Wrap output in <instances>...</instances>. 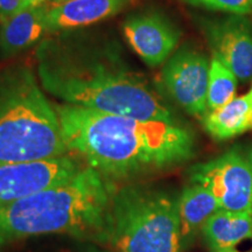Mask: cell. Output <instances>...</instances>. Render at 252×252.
Masks as SVG:
<instances>
[{"label":"cell","instance_id":"6da1fadb","mask_svg":"<svg viewBox=\"0 0 252 252\" xmlns=\"http://www.w3.org/2000/svg\"><path fill=\"white\" fill-rule=\"evenodd\" d=\"M43 89L65 104L141 121L175 122L147 78L108 37L72 31L43 39L36 49Z\"/></svg>","mask_w":252,"mask_h":252},{"label":"cell","instance_id":"7a4b0ae2","mask_svg":"<svg viewBox=\"0 0 252 252\" xmlns=\"http://www.w3.org/2000/svg\"><path fill=\"white\" fill-rule=\"evenodd\" d=\"M55 110L69 152L108 180H127L194 154L193 133L176 122L141 121L71 104Z\"/></svg>","mask_w":252,"mask_h":252},{"label":"cell","instance_id":"3957f363","mask_svg":"<svg viewBox=\"0 0 252 252\" xmlns=\"http://www.w3.org/2000/svg\"><path fill=\"white\" fill-rule=\"evenodd\" d=\"M115 185L87 166L70 180L0 207V252L30 237L68 234L100 242Z\"/></svg>","mask_w":252,"mask_h":252},{"label":"cell","instance_id":"277c9868","mask_svg":"<svg viewBox=\"0 0 252 252\" xmlns=\"http://www.w3.org/2000/svg\"><path fill=\"white\" fill-rule=\"evenodd\" d=\"M68 152L55 106L33 71L15 67L0 74V162L53 159Z\"/></svg>","mask_w":252,"mask_h":252},{"label":"cell","instance_id":"5b68a950","mask_svg":"<svg viewBox=\"0 0 252 252\" xmlns=\"http://www.w3.org/2000/svg\"><path fill=\"white\" fill-rule=\"evenodd\" d=\"M100 242L118 252H180L179 200L141 186L118 189Z\"/></svg>","mask_w":252,"mask_h":252},{"label":"cell","instance_id":"8992f818","mask_svg":"<svg viewBox=\"0 0 252 252\" xmlns=\"http://www.w3.org/2000/svg\"><path fill=\"white\" fill-rule=\"evenodd\" d=\"M190 180L209 189L220 209L252 210V149L236 147L216 159L193 166Z\"/></svg>","mask_w":252,"mask_h":252},{"label":"cell","instance_id":"52a82bcc","mask_svg":"<svg viewBox=\"0 0 252 252\" xmlns=\"http://www.w3.org/2000/svg\"><path fill=\"white\" fill-rule=\"evenodd\" d=\"M82 169L64 156L25 162H0V207L70 180Z\"/></svg>","mask_w":252,"mask_h":252},{"label":"cell","instance_id":"ba28073f","mask_svg":"<svg viewBox=\"0 0 252 252\" xmlns=\"http://www.w3.org/2000/svg\"><path fill=\"white\" fill-rule=\"evenodd\" d=\"M209 65L207 56L185 47L166 61L161 71L167 94L189 115L203 117L207 108Z\"/></svg>","mask_w":252,"mask_h":252},{"label":"cell","instance_id":"9c48e42d","mask_svg":"<svg viewBox=\"0 0 252 252\" xmlns=\"http://www.w3.org/2000/svg\"><path fill=\"white\" fill-rule=\"evenodd\" d=\"M203 32L213 58L222 62L238 81L252 80V23L245 15L231 14L204 21Z\"/></svg>","mask_w":252,"mask_h":252},{"label":"cell","instance_id":"30bf717a","mask_svg":"<svg viewBox=\"0 0 252 252\" xmlns=\"http://www.w3.org/2000/svg\"><path fill=\"white\" fill-rule=\"evenodd\" d=\"M122 30L135 54L151 68L159 67L171 58L180 40L178 28L158 12L128 15Z\"/></svg>","mask_w":252,"mask_h":252},{"label":"cell","instance_id":"8fae6325","mask_svg":"<svg viewBox=\"0 0 252 252\" xmlns=\"http://www.w3.org/2000/svg\"><path fill=\"white\" fill-rule=\"evenodd\" d=\"M130 0H53L47 4L48 34L80 30L117 14Z\"/></svg>","mask_w":252,"mask_h":252},{"label":"cell","instance_id":"7c38bea8","mask_svg":"<svg viewBox=\"0 0 252 252\" xmlns=\"http://www.w3.org/2000/svg\"><path fill=\"white\" fill-rule=\"evenodd\" d=\"M47 4L28 6L0 23V56L11 58L41 42L48 34Z\"/></svg>","mask_w":252,"mask_h":252},{"label":"cell","instance_id":"4fadbf2b","mask_svg":"<svg viewBox=\"0 0 252 252\" xmlns=\"http://www.w3.org/2000/svg\"><path fill=\"white\" fill-rule=\"evenodd\" d=\"M252 210L229 212L219 209L206 220L202 234L212 252H226L251 237Z\"/></svg>","mask_w":252,"mask_h":252},{"label":"cell","instance_id":"5bb4252c","mask_svg":"<svg viewBox=\"0 0 252 252\" xmlns=\"http://www.w3.org/2000/svg\"><path fill=\"white\" fill-rule=\"evenodd\" d=\"M206 131L213 138L225 140L252 128V94L250 91L234 98L222 108L209 111L202 117Z\"/></svg>","mask_w":252,"mask_h":252},{"label":"cell","instance_id":"9a60e30c","mask_svg":"<svg viewBox=\"0 0 252 252\" xmlns=\"http://www.w3.org/2000/svg\"><path fill=\"white\" fill-rule=\"evenodd\" d=\"M219 209L215 196L204 186L193 184L186 187L179 198L181 244L202 229L206 220Z\"/></svg>","mask_w":252,"mask_h":252},{"label":"cell","instance_id":"2e32d148","mask_svg":"<svg viewBox=\"0 0 252 252\" xmlns=\"http://www.w3.org/2000/svg\"><path fill=\"white\" fill-rule=\"evenodd\" d=\"M238 78L222 62L213 58L208 77L207 108L209 111L222 108L236 98Z\"/></svg>","mask_w":252,"mask_h":252},{"label":"cell","instance_id":"e0dca14e","mask_svg":"<svg viewBox=\"0 0 252 252\" xmlns=\"http://www.w3.org/2000/svg\"><path fill=\"white\" fill-rule=\"evenodd\" d=\"M185 4L230 14L245 15L252 12V0H182Z\"/></svg>","mask_w":252,"mask_h":252},{"label":"cell","instance_id":"ac0fdd59","mask_svg":"<svg viewBox=\"0 0 252 252\" xmlns=\"http://www.w3.org/2000/svg\"><path fill=\"white\" fill-rule=\"evenodd\" d=\"M26 7V0H0V23H4Z\"/></svg>","mask_w":252,"mask_h":252},{"label":"cell","instance_id":"d6986e66","mask_svg":"<svg viewBox=\"0 0 252 252\" xmlns=\"http://www.w3.org/2000/svg\"><path fill=\"white\" fill-rule=\"evenodd\" d=\"M53 0H26L28 6H40V5H46L49 4Z\"/></svg>","mask_w":252,"mask_h":252},{"label":"cell","instance_id":"ffe728a7","mask_svg":"<svg viewBox=\"0 0 252 252\" xmlns=\"http://www.w3.org/2000/svg\"><path fill=\"white\" fill-rule=\"evenodd\" d=\"M226 252H238V251H236V250H230V251H226Z\"/></svg>","mask_w":252,"mask_h":252},{"label":"cell","instance_id":"44dd1931","mask_svg":"<svg viewBox=\"0 0 252 252\" xmlns=\"http://www.w3.org/2000/svg\"><path fill=\"white\" fill-rule=\"evenodd\" d=\"M89 252H100V251H97V250H93V251H89Z\"/></svg>","mask_w":252,"mask_h":252},{"label":"cell","instance_id":"7402d4cb","mask_svg":"<svg viewBox=\"0 0 252 252\" xmlns=\"http://www.w3.org/2000/svg\"><path fill=\"white\" fill-rule=\"evenodd\" d=\"M250 93H251V94H252V88H251V90H250Z\"/></svg>","mask_w":252,"mask_h":252},{"label":"cell","instance_id":"603a6c76","mask_svg":"<svg viewBox=\"0 0 252 252\" xmlns=\"http://www.w3.org/2000/svg\"><path fill=\"white\" fill-rule=\"evenodd\" d=\"M251 237H252V230H251Z\"/></svg>","mask_w":252,"mask_h":252}]
</instances>
